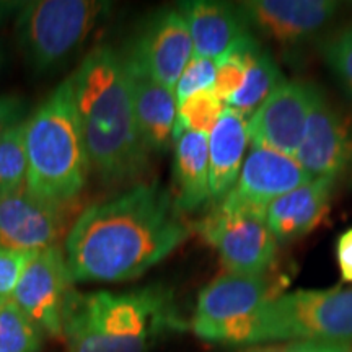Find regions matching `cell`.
I'll return each instance as SVG.
<instances>
[{"label": "cell", "instance_id": "29", "mask_svg": "<svg viewBox=\"0 0 352 352\" xmlns=\"http://www.w3.org/2000/svg\"><path fill=\"white\" fill-rule=\"evenodd\" d=\"M258 352H352V344L328 341H294L285 346L270 347Z\"/></svg>", "mask_w": 352, "mask_h": 352}, {"label": "cell", "instance_id": "21", "mask_svg": "<svg viewBox=\"0 0 352 352\" xmlns=\"http://www.w3.org/2000/svg\"><path fill=\"white\" fill-rule=\"evenodd\" d=\"M285 80L287 78L283 76L271 52L259 46L250 60L243 85L232 96L227 108H232L248 121Z\"/></svg>", "mask_w": 352, "mask_h": 352}, {"label": "cell", "instance_id": "5", "mask_svg": "<svg viewBox=\"0 0 352 352\" xmlns=\"http://www.w3.org/2000/svg\"><path fill=\"white\" fill-rule=\"evenodd\" d=\"M279 341L352 344V287L302 289L264 303L253 315L245 344Z\"/></svg>", "mask_w": 352, "mask_h": 352}, {"label": "cell", "instance_id": "9", "mask_svg": "<svg viewBox=\"0 0 352 352\" xmlns=\"http://www.w3.org/2000/svg\"><path fill=\"white\" fill-rule=\"evenodd\" d=\"M121 54L127 65L175 91L195 50L186 21L173 7L162 8L145 20L131 46Z\"/></svg>", "mask_w": 352, "mask_h": 352}, {"label": "cell", "instance_id": "15", "mask_svg": "<svg viewBox=\"0 0 352 352\" xmlns=\"http://www.w3.org/2000/svg\"><path fill=\"white\" fill-rule=\"evenodd\" d=\"M63 208L34 196L28 188L0 195V248L39 252L57 245Z\"/></svg>", "mask_w": 352, "mask_h": 352}, {"label": "cell", "instance_id": "11", "mask_svg": "<svg viewBox=\"0 0 352 352\" xmlns=\"http://www.w3.org/2000/svg\"><path fill=\"white\" fill-rule=\"evenodd\" d=\"M310 179L294 157L252 145L235 186L219 204L266 219L272 202Z\"/></svg>", "mask_w": 352, "mask_h": 352}, {"label": "cell", "instance_id": "25", "mask_svg": "<svg viewBox=\"0 0 352 352\" xmlns=\"http://www.w3.org/2000/svg\"><path fill=\"white\" fill-rule=\"evenodd\" d=\"M323 59L352 104V25L323 44Z\"/></svg>", "mask_w": 352, "mask_h": 352}, {"label": "cell", "instance_id": "22", "mask_svg": "<svg viewBox=\"0 0 352 352\" xmlns=\"http://www.w3.org/2000/svg\"><path fill=\"white\" fill-rule=\"evenodd\" d=\"M44 333L13 300L0 305V352H39Z\"/></svg>", "mask_w": 352, "mask_h": 352}, {"label": "cell", "instance_id": "19", "mask_svg": "<svg viewBox=\"0 0 352 352\" xmlns=\"http://www.w3.org/2000/svg\"><path fill=\"white\" fill-rule=\"evenodd\" d=\"M208 139L210 201L219 204L240 176L250 140L248 122L232 108H226Z\"/></svg>", "mask_w": 352, "mask_h": 352}, {"label": "cell", "instance_id": "14", "mask_svg": "<svg viewBox=\"0 0 352 352\" xmlns=\"http://www.w3.org/2000/svg\"><path fill=\"white\" fill-rule=\"evenodd\" d=\"M296 160L311 179H338L349 170L352 131L321 90L308 114Z\"/></svg>", "mask_w": 352, "mask_h": 352}, {"label": "cell", "instance_id": "24", "mask_svg": "<svg viewBox=\"0 0 352 352\" xmlns=\"http://www.w3.org/2000/svg\"><path fill=\"white\" fill-rule=\"evenodd\" d=\"M26 186L25 121L0 135V195Z\"/></svg>", "mask_w": 352, "mask_h": 352}, {"label": "cell", "instance_id": "28", "mask_svg": "<svg viewBox=\"0 0 352 352\" xmlns=\"http://www.w3.org/2000/svg\"><path fill=\"white\" fill-rule=\"evenodd\" d=\"M28 104L16 95H0V135L28 118Z\"/></svg>", "mask_w": 352, "mask_h": 352}, {"label": "cell", "instance_id": "27", "mask_svg": "<svg viewBox=\"0 0 352 352\" xmlns=\"http://www.w3.org/2000/svg\"><path fill=\"white\" fill-rule=\"evenodd\" d=\"M33 253L0 248V305L12 300L16 284Z\"/></svg>", "mask_w": 352, "mask_h": 352}, {"label": "cell", "instance_id": "2", "mask_svg": "<svg viewBox=\"0 0 352 352\" xmlns=\"http://www.w3.org/2000/svg\"><path fill=\"white\" fill-rule=\"evenodd\" d=\"M70 77L91 171L107 184L132 183L151 155L138 131L124 57L96 46Z\"/></svg>", "mask_w": 352, "mask_h": 352}, {"label": "cell", "instance_id": "26", "mask_svg": "<svg viewBox=\"0 0 352 352\" xmlns=\"http://www.w3.org/2000/svg\"><path fill=\"white\" fill-rule=\"evenodd\" d=\"M215 70H217V60L192 56L186 67H184L183 74L179 76L178 82H176V103L182 104L183 101L191 98L192 95L206 90H214Z\"/></svg>", "mask_w": 352, "mask_h": 352}, {"label": "cell", "instance_id": "6", "mask_svg": "<svg viewBox=\"0 0 352 352\" xmlns=\"http://www.w3.org/2000/svg\"><path fill=\"white\" fill-rule=\"evenodd\" d=\"M109 10L98 0H33L16 12V46L28 67L46 74L87 41Z\"/></svg>", "mask_w": 352, "mask_h": 352}, {"label": "cell", "instance_id": "10", "mask_svg": "<svg viewBox=\"0 0 352 352\" xmlns=\"http://www.w3.org/2000/svg\"><path fill=\"white\" fill-rule=\"evenodd\" d=\"M72 285L63 246L52 245L33 253L12 300L38 324L44 336L63 340L64 308Z\"/></svg>", "mask_w": 352, "mask_h": 352}, {"label": "cell", "instance_id": "1", "mask_svg": "<svg viewBox=\"0 0 352 352\" xmlns=\"http://www.w3.org/2000/svg\"><path fill=\"white\" fill-rule=\"evenodd\" d=\"M192 228L160 183L131 184L88 206L69 228L63 250L70 283L138 279L179 248Z\"/></svg>", "mask_w": 352, "mask_h": 352}, {"label": "cell", "instance_id": "32", "mask_svg": "<svg viewBox=\"0 0 352 352\" xmlns=\"http://www.w3.org/2000/svg\"><path fill=\"white\" fill-rule=\"evenodd\" d=\"M3 59H6V51H3V46H2V43H0V67H2V64H3Z\"/></svg>", "mask_w": 352, "mask_h": 352}, {"label": "cell", "instance_id": "8", "mask_svg": "<svg viewBox=\"0 0 352 352\" xmlns=\"http://www.w3.org/2000/svg\"><path fill=\"white\" fill-rule=\"evenodd\" d=\"M195 228L219 253L226 272L259 276L271 270L279 243L266 219L217 204Z\"/></svg>", "mask_w": 352, "mask_h": 352}, {"label": "cell", "instance_id": "13", "mask_svg": "<svg viewBox=\"0 0 352 352\" xmlns=\"http://www.w3.org/2000/svg\"><path fill=\"white\" fill-rule=\"evenodd\" d=\"M239 7L250 32L280 46L310 41L342 8L334 0H248Z\"/></svg>", "mask_w": 352, "mask_h": 352}, {"label": "cell", "instance_id": "20", "mask_svg": "<svg viewBox=\"0 0 352 352\" xmlns=\"http://www.w3.org/2000/svg\"><path fill=\"white\" fill-rule=\"evenodd\" d=\"M209 135L184 132L176 138L173 157V197L183 214L195 212L210 202Z\"/></svg>", "mask_w": 352, "mask_h": 352}, {"label": "cell", "instance_id": "4", "mask_svg": "<svg viewBox=\"0 0 352 352\" xmlns=\"http://www.w3.org/2000/svg\"><path fill=\"white\" fill-rule=\"evenodd\" d=\"M26 188L63 208L85 188L91 166L72 77H65L25 120Z\"/></svg>", "mask_w": 352, "mask_h": 352}, {"label": "cell", "instance_id": "17", "mask_svg": "<svg viewBox=\"0 0 352 352\" xmlns=\"http://www.w3.org/2000/svg\"><path fill=\"white\" fill-rule=\"evenodd\" d=\"M338 179L315 178L267 208L266 223L277 243H290L311 232L323 219Z\"/></svg>", "mask_w": 352, "mask_h": 352}, {"label": "cell", "instance_id": "18", "mask_svg": "<svg viewBox=\"0 0 352 352\" xmlns=\"http://www.w3.org/2000/svg\"><path fill=\"white\" fill-rule=\"evenodd\" d=\"M126 69L131 82L132 104L140 140L148 155L164 153L173 140L178 111L175 91L131 65L126 64Z\"/></svg>", "mask_w": 352, "mask_h": 352}, {"label": "cell", "instance_id": "3", "mask_svg": "<svg viewBox=\"0 0 352 352\" xmlns=\"http://www.w3.org/2000/svg\"><path fill=\"white\" fill-rule=\"evenodd\" d=\"M186 328L173 292L165 285L121 294L72 289L65 300L63 341L69 352H148Z\"/></svg>", "mask_w": 352, "mask_h": 352}, {"label": "cell", "instance_id": "31", "mask_svg": "<svg viewBox=\"0 0 352 352\" xmlns=\"http://www.w3.org/2000/svg\"><path fill=\"white\" fill-rule=\"evenodd\" d=\"M23 2H0V25L7 20L13 12H19Z\"/></svg>", "mask_w": 352, "mask_h": 352}, {"label": "cell", "instance_id": "30", "mask_svg": "<svg viewBox=\"0 0 352 352\" xmlns=\"http://www.w3.org/2000/svg\"><path fill=\"white\" fill-rule=\"evenodd\" d=\"M336 261L341 279L352 284V227L342 232L336 241Z\"/></svg>", "mask_w": 352, "mask_h": 352}, {"label": "cell", "instance_id": "23", "mask_svg": "<svg viewBox=\"0 0 352 352\" xmlns=\"http://www.w3.org/2000/svg\"><path fill=\"white\" fill-rule=\"evenodd\" d=\"M226 108L227 104L215 95L214 90L192 95L191 98L178 104L173 140L184 132H201V134L209 135Z\"/></svg>", "mask_w": 352, "mask_h": 352}, {"label": "cell", "instance_id": "12", "mask_svg": "<svg viewBox=\"0 0 352 352\" xmlns=\"http://www.w3.org/2000/svg\"><path fill=\"white\" fill-rule=\"evenodd\" d=\"M318 91L315 83L285 80L246 121L253 147L296 158Z\"/></svg>", "mask_w": 352, "mask_h": 352}, {"label": "cell", "instance_id": "16", "mask_svg": "<svg viewBox=\"0 0 352 352\" xmlns=\"http://www.w3.org/2000/svg\"><path fill=\"white\" fill-rule=\"evenodd\" d=\"M191 34L195 56L220 60L250 32L239 3L217 0H188L176 7Z\"/></svg>", "mask_w": 352, "mask_h": 352}, {"label": "cell", "instance_id": "7", "mask_svg": "<svg viewBox=\"0 0 352 352\" xmlns=\"http://www.w3.org/2000/svg\"><path fill=\"white\" fill-rule=\"evenodd\" d=\"M277 296L276 283L267 274L223 272L197 296L192 333L214 344L243 346L253 315Z\"/></svg>", "mask_w": 352, "mask_h": 352}]
</instances>
